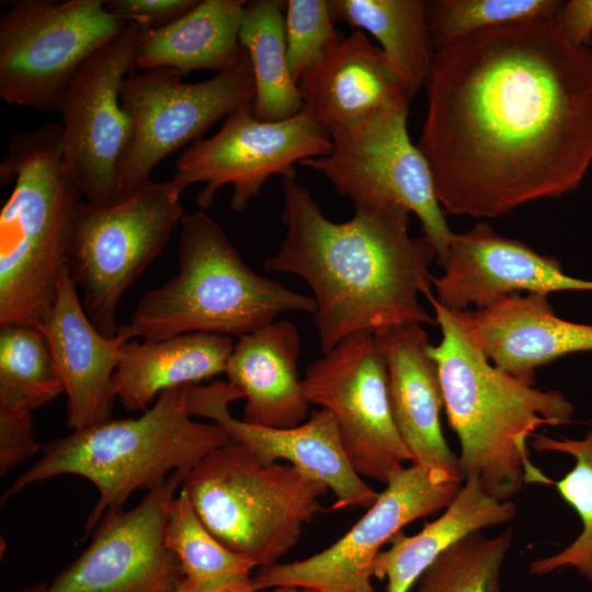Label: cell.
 Listing matches in <instances>:
<instances>
[{"label":"cell","mask_w":592,"mask_h":592,"mask_svg":"<svg viewBox=\"0 0 592 592\" xmlns=\"http://www.w3.org/2000/svg\"><path fill=\"white\" fill-rule=\"evenodd\" d=\"M417 145L441 206L496 218L577 189L592 164V54L555 19L436 49Z\"/></svg>","instance_id":"cell-1"},{"label":"cell","mask_w":592,"mask_h":592,"mask_svg":"<svg viewBox=\"0 0 592 592\" xmlns=\"http://www.w3.org/2000/svg\"><path fill=\"white\" fill-rule=\"evenodd\" d=\"M286 235L267 271L293 273L311 288L323 354L358 332L435 323L420 301L432 293V242L411 237L410 212L398 205L358 206L330 220L296 172L282 178Z\"/></svg>","instance_id":"cell-2"},{"label":"cell","mask_w":592,"mask_h":592,"mask_svg":"<svg viewBox=\"0 0 592 592\" xmlns=\"http://www.w3.org/2000/svg\"><path fill=\"white\" fill-rule=\"evenodd\" d=\"M442 339L430 344L444 409L456 434L463 480L478 479L486 492L511 500L528 483L550 485L530 459V445L544 425L571 422L574 408L559 390H540L497 367L478 342L468 310H454L426 296Z\"/></svg>","instance_id":"cell-3"},{"label":"cell","mask_w":592,"mask_h":592,"mask_svg":"<svg viewBox=\"0 0 592 592\" xmlns=\"http://www.w3.org/2000/svg\"><path fill=\"white\" fill-rule=\"evenodd\" d=\"M187 386L163 391L137 418L110 419L45 444L42 457L3 491L1 502L56 476L86 478L99 492L84 524L81 540L87 539L103 515L122 509L135 491L155 489L177 471L185 477L208 453L234 443L219 424L193 419Z\"/></svg>","instance_id":"cell-4"},{"label":"cell","mask_w":592,"mask_h":592,"mask_svg":"<svg viewBox=\"0 0 592 592\" xmlns=\"http://www.w3.org/2000/svg\"><path fill=\"white\" fill-rule=\"evenodd\" d=\"M13 190L0 213V326H37L68 269L83 193L61 149V125L47 123L14 135L0 164Z\"/></svg>","instance_id":"cell-5"},{"label":"cell","mask_w":592,"mask_h":592,"mask_svg":"<svg viewBox=\"0 0 592 592\" xmlns=\"http://www.w3.org/2000/svg\"><path fill=\"white\" fill-rule=\"evenodd\" d=\"M178 272L139 299L116 335L156 342L191 332L241 337L285 312L315 314L314 297L257 274L203 210L181 220Z\"/></svg>","instance_id":"cell-6"},{"label":"cell","mask_w":592,"mask_h":592,"mask_svg":"<svg viewBox=\"0 0 592 592\" xmlns=\"http://www.w3.org/2000/svg\"><path fill=\"white\" fill-rule=\"evenodd\" d=\"M181 488L205 527L257 568L280 562L297 544L329 490L291 464H263L235 442L204 456Z\"/></svg>","instance_id":"cell-7"},{"label":"cell","mask_w":592,"mask_h":592,"mask_svg":"<svg viewBox=\"0 0 592 592\" xmlns=\"http://www.w3.org/2000/svg\"><path fill=\"white\" fill-rule=\"evenodd\" d=\"M174 180L149 182L107 205L83 202L72 230L68 269L82 306L105 337H116L124 293L155 261L184 214Z\"/></svg>","instance_id":"cell-8"},{"label":"cell","mask_w":592,"mask_h":592,"mask_svg":"<svg viewBox=\"0 0 592 592\" xmlns=\"http://www.w3.org/2000/svg\"><path fill=\"white\" fill-rule=\"evenodd\" d=\"M104 0H19L0 15V96L56 112L79 68L126 26Z\"/></svg>","instance_id":"cell-9"},{"label":"cell","mask_w":592,"mask_h":592,"mask_svg":"<svg viewBox=\"0 0 592 592\" xmlns=\"http://www.w3.org/2000/svg\"><path fill=\"white\" fill-rule=\"evenodd\" d=\"M410 105L395 106L330 135L329 155L301 167L323 174L354 207L398 205L414 214L442 266L454 232L439 202L430 166L407 127Z\"/></svg>","instance_id":"cell-10"},{"label":"cell","mask_w":592,"mask_h":592,"mask_svg":"<svg viewBox=\"0 0 592 592\" xmlns=\"http://www.w3.org/2000/svg\"><path fill=\"white\" fill-rule=\"evenodd\" d=\"M462 477L437 466L402 467L391 475L374 504L335 543L301 560L259 568L258 591L293 585L319 592H377L373 565L383 546L409 523L445 509Z\"/></svg>","instance_id":"cell-11"},{"label":"cell","mask_w":592,"mask_h":592,"mask_svg":"<svg viewBox=\"0 0 592 592\" xmlns=\"http://www.w3.org/2000/svg\"><path fill=\"white\" fill-rule=\"evenodd\" d=\"M254 80L246 49L229 69L189 83L172 69L130 73L121 101L133 126V141L122 170L124 196L151 182L152 170L215 123L252 105Z\"/></svg>","instance_id":"cell-12"},{"label":"cell","mask_w":592,"mask_h":592,"mask_svg":"<svg viewBox=\"0 0 592 592\" xmlns=\"http://www.w3.org/2000/svg\"><path fill=\"white\" fill-rule=\"evenodd\" d=\"M138 32V25L127 23L79 68L58 102L65 162L93 205L124 197L122 170L134 126L121 90L135 67Z\"/></svg>","instance_id":"cell-13"},{"label":"cell","mask_w":592,"mask_h":592,"mask_svg":"<svg viewBox=\"0 0 592 592\" xmlns=\"http://www.w3.org/2000/svg\"><path fill=\"white\" fill-rule=\"evenodd\" d=\"M301 384L310 405L334 415L345 454L361 477L386 485L411 463L392 415L386 361L374 333L343 339L308 366Z\"/></svg>","instance_id":"cell-14"},{"label":"cell","mask_w":592,"mask_h":592,"mask_svg":"<svg viewBox=\"0 0 592 592\" xmlns=\"http://www.w3.org/2000/svg\"><path fill=\"white\" fill-rule=\"evenodd\" d=\"M331 150V137L307 109L284 121L266 122L247 105L230 114L215 135L187 147L177 161L173 179L186 187L204 183L197 194L203 208L229 184L230 207L242 212L272 177L292 174L296 163Z\"/></svg>","instance_id":"cell-15"},{"label":"cell","mask_w":592,"mask_h":592,"mask_svg":"<svg viewBox=\"0 0 592 592\" xmlns=\"http://www.w3.org/2000/svg\"><path fill=\"white\" fill-rule=\"evenodd\" d=\"M184 475L173 473L130 510L107 511L84 551L46 592H173L183 580L166 544L169 508Z\"/></svg>","instance_id":"cell-16"},{"label":"cell","mask_w":592,"mask_h":592,"mask_svg":"<svg viewBox=\"0 0 592 592\" xmlns=\"http://www.w3.org/2000/svg\"><path fill=\"white\" fill-rule=\"evenodd\" d=\"M243 398L229 382L189 385L186 407L192 417L219 424L235 443L263 464L284 460L325 483L334 494L332 510L371 508L378 497L351 465L334 415L321 409L291 429L254 425L231 415L229 405Z\"/></svg>","instance_id":"cell-17"},{"label":"cell","mask_w":592,"mask_h":592,"mask_svg":"<svg viewBox=\"0 0 592 592\" xmlns=\"http://www.w3.org/2000/svg\"><path fill=\"white\" fill-rule=\"evenodd\" d=\"M435 298L454 310L486 308L514 294L592 292V281L567 275L560 262L499 235L486 223L453 235Z\"/></svg>","instance_id":"cell-18"},{"label":"cell","mask_w":592,"mask_h":592,"mask_svg":"<svg viewBox=\"0 0 592 592\" xmlns=\"http://www.w3.org/2000/svg\"><path fill=\"white\" fill-rule=\"evenodd\" d=\"M44 333L67 395V425L75 430L112 419L113 375L124 340L103 335L89 319L69 269L37 325Z\"/></svg>","instance_id":"cell-19"},{"label":"cell","mask_w":592,"mask_h":592,"mask_svg":"<svg viewBox=\"0 0 592 592\" xmlns=\"http://www.w3.org/2000/svg\"><path fill=\"white\" fill-rule=\"evenodd\" d=\"M298 90L329 136L412 102L380 47L360 30L330 45L303 75Z\"/></svg>","instance_id":"cell-20"},{"label":"cell","mask_w":592,"mask_h":592,"mask_svg":"<svg viewBox=\"0 0 592 592\" xmlns=\"http://www.w3.org/2000/svg\"><path fill=\"white\" fill-rule=\"evenodd\" d=\"M374 337L386 361L391 411L411 464L442 467L462 477L458 456L442 432L444 397L437 365L428 353V333L419 323H407Z\"/></svg>","instance_id":"cell-21"},{"label":"cell","mask_w":592,"mask_h":592,"mask_svg":"<svg viewBox=\"0 0 592 592\" xmlns=\"http://www.w3.org/2000/svg\"><path fill=\"white\" fill-rule=\"evenodd\" d=\"M469 314L488 358L531 386L539 367L571 353L592 351V326L557 317L547 294H514Z\"/></svg>","instance_id":"cell-22"},{"label":"cell","mask_w":592,"mask_h":592,"mask_svg":"<svg viewBox=\"0 0 592 592\" xmlns=\"http://www.w3.org/2000/svg\"><path fill=\"white\" fill-rule=\"evenodd\" d=\"M300 340L287 320L238 338L225 374L246 398L242 420L275 429L305 422L308 401L298 376Z\"/></svg>","instance_id":"cell-23"},{"label":"cell","mask_w":592,"mask_h":592,"mask_svg":"<svg viewBox=\"0 0 592 592\" xmlns=\"http://www.w3.org/2000/svg\"><path fill=\"white\" fill-rule=\"evenodd\" d=\"M234 344L230 337L205 332L126 341L113 375L115 396L126 410L145 411L166 390L225 373Z\"/></svg>","instance_id":"cell-24"},{"label":"cell","mask_w":592,"mask_h":592,"mask_svg":"<svg viewBox=\"0 0 592 592\" xmlns=\"http://www.w3.org/2000/svg\"><path fill=\"white\" fill-rule=\"evenodd\" d=\"M244 0L197 1L183 15L159 29H140L135 67L172 69L182 77L207 69L221 72L240 58L239 32Z\"/></svg>","instance_id":"cell-25"},{"label":"cell","mask_w":592,"mask_h":592,"mask_svg":"<svg viewBox=\"0 0 592 592\" xmlns=\"http://www.w3.org/2000/svg\"><path fill=\"white\" fill-rule=\"evenodd\" d=\"M464 485L444 512L417 534L397 533L390 547L374 560L373 574L386 580V592H409L421 574L452 545L467 535L510 522L516 514L511 500H499L475 477Z\"/></svg>","instance_id":"cell-26"},{"label":"cell","mask_w":592,"mask_h":592,"mask_svg":"<svg viewBox=\"0 0 592 592\" xmlns=\"http://www.w3.org/2000/svg\"><path fill=\"white\" fill-rule=\"evenodd\" d=\"M334 22L371 33L411 100L425 86L435 47L423 0H329Z\"/></svg>","instance_id":"cell-27"},{"label":"cell","mask_w":592,"mask_h":592,"mask_svg":"<svg viewBox=\"0 0 592 592\" xmlns=\"http://www.w3.org/2000/svg\"><path fill=\"white\" fill-rule=\"evenodd\" d=\"M239 42L253 73V115L261 121L277 122L298 114L304 104L287 60L284 1H247Z\"/></svg>","instance_id":"cell-28"},{"label":"cell","mask_w":592,"mask_h":592,"mask_svg":"<svg viewBox=\"0 0 592 592\" xmlns=\"http://www.w3.org/2000/svg\"><path fill=\"white\" fill-rule=\"evenodd\" d=\"M164 538L180 562L183 581L196 592H221L253 580L255 563L205 527L182 488L170 504Z\"/></svg>","instance_id":"cell-29"},{"label":"cell","mask_w":592,"mask_h":592,"mask_svg":"<svg viewBox=\"0 0 592 592\" xmlns=\"http://www.w3.org/2000/svg\"><path fill=\"white\" fill-rule=\"evenodd\" d=\"M65 392L50 346L35 325L0 326V408L29 411Z\"/></svg>","instance_id":"cell-30"},{"label":"cell","mask_w":592,"mask_h":592,"mask_svg":"<svg viewBox=\"0 0 592 592\" xmlns=\"http://www.w3.org/2000/svg\"><path fill=\"white\" fill-rule=\"evenodd\" d=\"M531 446L538 452L563 453L574 458L573 468L555 485L563 501L579 515L582 531L561 551L533 560L530 573L544 576L572 568L592 584V430L580 440L535 434Z\"/></svg>","instance_id":"cell-31"},{"label":"cell","mask_w":592,"mask_h":592,"mask_svg":"<svg viewBox=\"0 0 592 592\" xmlns=\"http://www.w3.org/2000/svg\"><path fill=\"white\" fill-rule=\"evenodd\" d=\"M512 528L487 537L462 538L421 574L414 592H500L502 566L512 545Z\"/></svg>","instance_id":"cell-32"},{"label":"cell","mask_w":592,"mask_h":592,"mask_svg":"<svg viewBox=\"0 0 592 592\" xmlns=\"http://www.w3.org/2000/svg\"><path fill=\"white\" fill-rule=\"evenodd\" d=\"M559 0H431L426 18L435 49L471 33L555 19Z\"/></svg>","instance_id":"cell-33"},{"label":"cell","mask_w":592,"mask_h":592,"mask_svg":"<svg viewBox=\"0 0 592 592\" xmlns=\"http://www.w3.org/2000/svg\"><path fill=\"white\" fill-rule=\"evenodd\" d=\"M334 23L329 0L284 1L287 60L297 84L325 50L343 35Z\"/></svg>","instance_id":"cell-34"},{"label":"cell","mask_w":592,"mask_h":592,"mask_svg":"<svg viewBox=\"0 0 592 592\" xmlns=\"http://www.w3.org/2000/svg\"><path fill=\"white\" fill-rule=\"evenodd\" d=\"M33 433L31 412L0 408V475L42 451Z\"/></svg>","instance_id":"cell-35"},{"label":"cell","mask_w":592,"mask_h":592,"mask_svg":"<svg viewBox=\"0 0 592 592\" xmlns=\"http://www.w3.org/2000/svg\"><path fill=\"white\" fill-rule=\"evenodd\" d=\"M196 2V0H104V8L124 23L151 30L173 22Z\"/></svg>","instance_id":"cell-36"},{"label":"cell","mask_w":592,"mask_h":592,"mask_svg":"<svg viewBox=\"0 0 592 592\" xmlns=\"http://www.w3.org/2000/svg\"><path fill=\"white\" fill-rule=\"evenodd\" d=\"M555 21L562 35L577 47L592 43V0L563 1Z\"/></svg>","instance_id":"cell-37"},{"label":"cell","mask_w":592,"mask_h":592,"mask_svg":"<svg viewBox=\"0 0 592 592\" xmlns=\"http://www.w3.org/2000/svg\"><path fill=\"white\" fill-rule=\"evenodd\" d=\"M173 592H196L194 590H192L183 580L180 582V584L177 587V589L173 591ZM221 592H257L255 588H254V584H253V580L251 583H248L246 585H242V587H238V588H234V589H229V590H226V591H221Z\"/></svg>","instance_id":"cell-38"},{"label":"cell","mask_w":592,"mask_h":592,"mask_svg":"<svg viewBox=\"0 0 592 592\" xmlns=\"http://www.w3.org/2000/svg\"><path fill=\"white\" fill-rule=\"evenodd\" d=\"M272 592H319V591L307 589V588H300V587L282 585V587L274 588Z\"/></svg>","instance_id":"cell-39"},{"label":"cell","mask_w":592,"mask_h":592,"mask_svg":"<svg viewBox=\"0 0 592 592\" xmlns=\"http://www.w3.org/2000/svg\"><path fill=\"white\" fill-rule=\"evenodd\" d=\"M46 587L47 585L45 584L35 585L25 590L24 592H46Z\"/></svg>","instance_id":"cell-40"},{"label":"cell","mask_w":592,"mask_h":592,"mask_svg":"<svg viewBox=\"0 0 592 592\" xmlns=\"http://www.w3.org/2000/svg\"><path fill=\"white\" fill-rule=\"evenodd\" d=\"M589 48H590V50H591V54H592V43H591V45H590V47H589Z\"/></svg>","instance_id":"cell-41"}]
</instances>
